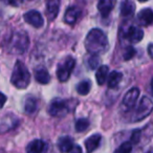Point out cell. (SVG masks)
I'll return each mask as SVG.
<instances>
[{
  "label": "cell",
  "mask_w": 153,
  "mask_h": 153,
  "mask_svg": "<svg viewBox=\"0 0 153 153\" xmlns=\"http://www.w3.org/2000/svg\"><path fill=\"white\" fill-rule=\"evenodd\" d=\"M122 79H123V74L122 72L117 71V70H113L110 72L108 78V86L109 88H115L119 86V84L121 83Z\"/></svg>",
  "instance_id": "obj_18"
},
{
  "label": "cell",
  "mask_w": 153,
  "mask_h": 153,
  "mask_svg": "<svg viewBox=\"0 0 153 153\" xmlns=\"http://www.w3.org/2000/svg\"><path fill=\"white\" fill-rule=\"evenodd\" d=\"M89 126V122H88L87 119L85 117H82V119H79L76 122V132H83L85 131L86 129Z\"/></svg>",
  "instance_id": "obj_23"
},
{
  "label": "cell",
  "mask_w": 153,
  "mask_h": 153,
  "mask_svg": "<svg viewBox=\"0 0 153 153\" xmlns=\"http://www.w3.org/2000/svg\"><path fill=\"white\" fill-rule=\"evenodd\" d=\"M101 140H102V136L99 133H96V134H94V135L89 136V137L85 140V147H86L87 153H92L96 149H98L99 146H100Z\"/></svg>",
  "instance_id": "obj_13"
},
{
  "label": "cell",
  "mask_w": 153,
  "mask_h": 153,
  "mask_svg": "<svg viewBox=\"0 0 153 153\" xmlns=\"http://www.w3.org/2000/svg\"><path fill=\"white\" fill-rule=\"evenodd\" d=\"M72 138L69 136H61V137L58 140V148L61 151L62 153H66L69 152L70 149L74 147L72 144Z\"/></svg>",
  "instance_id": "obj_17"
},
{
  "label": "cell",
  "mask_w": 153,
  "mask_h": 153,
  "mask_svg": "<svg viewBox=\"0 0 153 153\" xmlns=\"http://www.w3.org/2000/svg\"><path fill=\"white\" fill-rule=\"evenodd\" d=\"M0 153H5L4 150H0Z\"/></svg>",
  "instance_id": "obj_32"
},
{
  "label": "cell",
  "mask_w": 153,
  "mask_h": 153,
  "mask_svg": "<svg viewBox=\"0 0 153 153\" xmlns=\"http://www.w3.org/2000/svg\"><path fill=\"white\" fill-rule=\"evenodd\" d=\"M69 103L62 99H53L48 106V113L51 117H62L69 112Z\"/></svg>",
  "instance_id": "obj_5"
},
{
  "label": "cell",
  "mask_w": 153,
  "mask_h": 153,
  "mask_svg": "<svg viewBox=\"0 0 153 153\" xmlns=\"http://www.w3.org/2000/svg\"><path fill=\"white\" fill-rule=\"evenodd\" d=\"M134 11H135V4L132 1H124L121 4V15L124 17H129V16L133 15Z\"/></svg>",
  "instance_id": "obj_19"
},
{
  "label": "cell",
  "mask_w": 153,
  "mask_h": 153,
  "mask_svg": "<svg viewBox=\"0 0 153 153\" xmlns=\"http://www.w3.org/2000/svg\"><path fill=\"white\" fill-rule=\"evenodd\" d=\"M76 66V60L74 57L68 56L62 62L58 64L57 67V76L60 82H66L69 79L70 74Z\"/></svg>",
  "instance_id": "obj_4"
},
{
  "label": "cell",
  "mask_w": 153,
  "mask_h": 153,
  "mask_svg": "<svg viewBox=\"0 0 153 153\" xmlns=\"http://www.w3.org/2000/svg\"><path fill=\"white\" fill-rule=\"evenodd\" d=\"M135 55V49L132 46H129L126 48L125 53H124V59L125 60H130L133 56Z\"/></svg>",
  "instance_id": "obj_26"
},
{
  "label": "cell",
  "mask_w": 153,
  "mask_h": 153,
  "mask_svg": "<svg viewBox=\"0 0 153 153\" xmlns=\"http://www.w3.org/2000/svg\"><path fill=\"white\" fill-rule=\"evenodd\" d=\"M151 94H152V96H153V80L151 81Z\"/></svg>",
  "instance_id": "obj_31"
},
{
  "label": "cell",
  "mask_w": 153,
  "mask_h": 153,
  "mask_svg": "<svg viewBox=\"0 0 153 153\" xmlns=\"http://www.w3.org/2000/svg\"><path fill=\"white\" fill-rule=\"evenodd\" d=\"M5 102H7V97H5V94H3L2 92H0V109L4 106Z\"/></svg>",
  "instance_id": "obj_29"
},
{
  "label": "cell",
  "mask_w": 153,
  "mask_h": 153,
  "mask_svg": "<svg viewBox=\"0 0 153 153\" xmlns=\"http://www.w3.org/2000/svg\"><path fill=\"white\" fill-rule=\"evenodd\" d=\"M24 20L28 24H30V25H33L36 28L42 27L43 24H44V19H43L42 15L38 11H35V10H30V11L26 12L24 14Z\"/></svg>",
  "instance_id": "obj_7"
},
{
  "label": "cell",
  "mask_w": 153,
  "mask_h": 153,
  "mask_svg": "<svg viewBox=\"0 0 153 153\" xmlns=\"http://www.w3.org/2000/svg\"><path fill=\"white\" fill-rule=\"evenodd\" d=\"M137 22L140 25L149 26L153 23V11L150 7L143 9L140 13L137 14Z\"/></svg>",
  "instance_id": "obj_10"
},
{
  "label": "cell",
  "mask_w": 153,
  "mask_h": 153,
  "mask_svg": "<svg viewBox=\"0 0 153 153\" xmlns=\"http://www.w3.org/2000/svg\"><path fill=\"white\" fill-rule=\"evenodd\" d=\"M24 110L28 114H32L37 110V100L34 97L30 96L25 99V103H24Z\"/></svg>",
  "instance_id": "obj_21"
},
{
  "label": "cell",
  "mask_w": 153,
  "mask_h": 153,
  "mask_svg": "<svg viewBox=\"0 0 153 153\" xmlns=\"http://www.w3.org/2000/svg\"><path fill=\"white\" fill-rule=\"evenodd\" d=\"M140 130H134L131 135V142L133 144H137L138 140H140Z\"/></svg>",
  "instance_id": "obj_27"
},
{
  "label": "cell",
  "mask_w": 153,
  "mask_h": 153,
  "mask_svg": "<svg viewBox=\"0 0 153 153\" xmlns=\"http://www.w3.org/2000/svg\"><path fill=\"white\" fill-rule=\"evenodd\" d=\"M45 148V143L42 140H34L26 147V153H42Z\"/></svg>",
  "instance_id": "obj_16"
},
{
  "label": "cell",
  "mask_w": 153,
  "mask_h": 153,
  "mask_svg": "<svg viewBox=\"0 0 153 153\" xmlns=\"http://www.w3.org/2000/svg\"><path fill=\"white\" fill-rule=\"evenodd\" d=\"M132 151V143L131 142H125L117 148L114 153H131Z\"/></svg>",
  "instance_id": "obj_24"
},
{
  "label": "cell",
  "mask_w": 153,
  "mask_h": 153,
  "mask_svg": "<svg viewBox=\"0 0 153 153\" xmlns=\"http://www.w3.org/2000/svg\"><path fill=\"white\" fill-rule=\"evenodd\" d=\"M150 153H153V151H151V152H150Z\"/></svg>",
  "instance_id": "obj_33"
},
{
  "label": "cell",
  "mask_w": 153,
  "mask_h": 153,
  "mask_svg": "<svg viewBox=\"0 0 153 153\" xmlns=\"http://www.w3.org/2000/svg\"><path fill=\"white\" fill-rule=\"evenodd\" d=\"M126 38L131 43H138L144 38V32L138 26L131 25L126 30Z\"/></svg>",
  "instance_id": "obj_9"
},
{
  "label": "cell",
  "mask_w": 153,
  "mask_h": 153,
  "mask_svg": "<svg viewBox=\"0 0 153 153\" xmlns=\"http://www.w3.org/2000/svg\"><path fill=\"white\" fill-rule=\"evenodd\" d=\"M85 48L91 55L99 56L109 49L108 38L100 28H92L85 38Z\"/></svg>",
  "instance_id": "obj_1"
},
{
  "label": "cell",
  "mask_w": 153,
  "mask_h": 153,
  "mask_svg": "<svg viewBox=\"0 0 153 153\" xmlns=\"http://www.w3.org/2000/svg\"><path fill=\"white\" fill-rule=\"evenodd\" d=\"M81 14H82V12L79 7H68L65 12V15H64V21H65L66 23L72 25V24H74L79 20V18L81 17Z\"/></svg>",
  "instance_id": "obj_11"
},
{
  "label": "cell",
  "mask_w": 153,
  "mask_h": 153,
  "mask_svg": "<svg viewBox=\"0 0 153 153\" xmlns=\"http://www.w3.org/2000/svg\"><path fill=\"white\" fill-rule=\"evenodd\" d=\"M90 89H91V82L89 80H83L76 85V91L79 92V94H81V96L88 94Z\"/></svg>",
  "instance_id": "obj_22"
},
{
  "label": "cell",
  "mask_w": 153,
  "mask_h": 153,
  "mask_svg": "<svg viewBox=\"0 0 153 153\" xmlns=\"http://www.w3.org/2000/svg\"><path fill=\"white\" fill-rule=\"evenodd\" d=\"M68 153H83V152H82V148L79 145H74V147L70 149V151Z\"/></svg>",
  "instance_id": "obj_28"
},
{
  "label": "cell",
  "mask_w": 153,
  "mask_h": 153,
  "mask_svg": "<svg viewBox=\"0 0 153 153\" xmlns=\"http://www.w3.org/2000/svg\"><path fill=\"white\" fill-rule=\"evenodd\" d=\"M138 96H140V89L137 87H132L131 89L128 90L123 99L124 107H126L127 109L132 108L135 105Z\"/></svg>",
  "instance_id": "obj_8"
},
{
  "label": "cell",
  "mask_w": 153,
  "mask_h": 153,
  "mask_svg": "<svg viewBox=\"0 0 153 153\" xmlns=\"http://www.w3.org/2000/svg\"><path fill=\"white\" fill-rule=\"evenodd\" d=\"M60 7V1L58 0H49L46 3V16L49 21L55 20L58 16Z\"/></svg>",
  "instance_id": "obj_12"
},
{
  "label": "cell",
  "mask_w": 153,
  "mask_h": 153,
  "mask_svg": "<svg viewBox=\"0 0 153 153\" xmlns=\"http://www.w3.org/2000/svg\"><path fill=\"white\" fill-rule=\"evenodd\" d=\"M28 45H30V38L27 34L23 30H18L14 32L7 38L3 46L7 53L13 55H21L28 48Z\"/></svg>",
  "instance_id": "obj_2"
},
{
  "label": "cell",
  "mask_w": 153,
  "mask_h": 153,
  "mask_svg": "<svg viewBox=\"0 0 153 153\" xmlns=\"http://www.w3.org/2000/svg\"><path fill=\"white\" fill-rule=\"evenodd\" d=\"M108 72H109V68L107 65H102L98 68V70L96 72V79L99 85H103L105 83L107 76H108Z\"/></svg>",
  "instance_id": "obj_20"
},
{
  "label": "cell",
  "mask_w": 153,
  "mask_h": 153,
  "mask_svg": "<svg viewBox=\"0 0 153 153\" xmlns=\"http://www.w3.org/2000/svg\"><path fill=\"white\" fill-rule=\"evenodd\" d=\"M11 82L18 89H25L30 82V74L23 62L17 61L12 72Z\"/></svg>",
  "instance_id": "obj_3"
},
{
  "label": "cell",
  "mask_w": 153,
  "mask_h": 153,
  "mask_svg": "<svg viewBox=\"0 0 153 153\" xmlns=\"http://www.w3.org/2000/svg\"><path fill=\"white\" fill-rule=\"evenodd\" d=\"M153 110V102L151 101L150 98L148 97H144L142 100L140 101L137 108H136L135 112L133 114V122H140L142 120L146 119Z\"/></svg>",
  "instance_id": "obj_6"
},
{
  "label": "cell",
  "mask_w": 153,
  "mask_h": 153,
  "mask_svg": "<svg viewBox=\"0 0 153 153\" xmlns=\"http://www.w3.org/2000/svg\"><path fill=\"white\" fill-rule=\"evenodd\" d=\"M148 53L151 58L153 59V44H149L148 46Z\"/></svg>",
  "instance_id": "obj_30"
},
{
  "label": "cell",
  "mask_w": 153,
  "mask_h": 153,
  "mask_svg": "<svg viewBox=\"0 0 153 153\" xmlns=\"http://www.w3.org/2000/svg\"><path fill=\"white\" fill-rule=\"evenodd\" d=\"M99 63H100V59H99L98 56L91 55L89 58H88L87 64H88V67H89L91 70L96 69V68L99 66Z\"/></svg>",
  "instance_id": "obj_25"
},
{
  "label": "cell",
  "mask_w": 153,
  "mask_h": 153,
  "mask_svg": "<svg viewBox=\"0 0 153 153\" xmlns=\"http://www.w3.org/2000/svg\"><path fill=\"white\" fill-rule=\"evenodd\" d=\"M114 4L115 2L113 0H101L98 3V10L101 13V15L106 18L110 14V12L112 11Z\"/></svg>",
  "instance_id": "obj_14"
},
{
  "label": "cell",
  "mask_w": 153,
  "mask_h": 153,
  "mask_svg": "<svg viewBox=\"0 0 153 153\" xmlns=\"http://www.w3.org/2000/svg\"><path fill=\"white\" fill-rule=\"evenodd\" d=\"M35 79L41 84H48L51 82V76L46 68L39 67L35 70Z\"/></svg>",
  "instance_id": "obj_15"
}]
</instances>
